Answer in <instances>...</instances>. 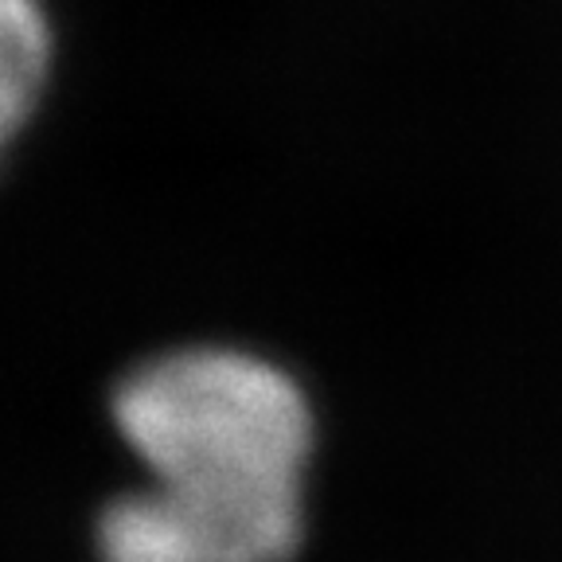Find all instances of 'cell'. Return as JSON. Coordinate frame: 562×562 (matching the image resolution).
<instances>
[{"instance_id": "obj_1", "label": "cell", "mask_w": 562, "mask_h": 562, "mask_svg": "<svg viewBox=\"0 0 562 562\" xmlns=\"http://www.w3.org/2000/svg\"><path fill=\"white\" fill-rule=\"evenodd\" d=\"M110 414L188 562L297 559L316 418L290 371L243 348H172L117 379Z\"/></svg>"}, {"instance_id": "obj_2", "label": "cell", "mask_w": 562, "mask_h": 562, "mask_svg": "<svg viewBox=\"0 0 562 562\" xmlns=\"http://www.w3.org/2000/svg\"><path fill=\"white\" fill-rule=\"evenodd\" d=\"M52 59L55 44L44 0H0V157L32 122Z\"/></svg>"}]
</instances>
